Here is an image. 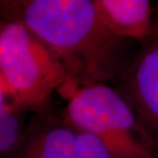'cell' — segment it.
Returning a JSON list of instances; mask_svg holds the SVG:
<instances>
[{"label": "cell", "mask_w": 158, "mask_h": 158, "mask_svg": "<svg viewBox=\"0 0 158 158\" xmlns=\"http://www.w3.org/2000/svg\"><path fill=\"white\" fill-rule=\"evenodd\" d=\"M6 20L24 24L55 53L68 74L66 84L81 87L123 75L124 39L113 35L89 0L1 2Z\"/></svg>", "instance_id": "6da1fadb"}, {"label": "cell", "mask_w": 158, "mask_h": 158, "mask_svg": "<svg viewBox=\"0 0 158 158\" xmlns=\"http://www.w3.org/2000/svg\"><path fill=\"white\" fill-rule=\"evenodd\" d=\"M68 79L60 60L32 31L21 22H1L0 93L28 111L44 113Z\"/></svg>", "instance_id": "7a4b0ae2"}, {"label": "cell", "mask_w": 158, "mask_h": 158, "mask_svg": "<svg viewBox=\"0 0 158 158\" xmlns=\"http://www.w3.org/2000/svg\"><path fill=\"white\" fill-rule=\"evenodd\" d=\"M64 120L96 135L114 158H154L153 138L124 96L105 83L66 89Z\"/></svg>", "instance_id": "3957f363"}, {"label": "cell", "mask_w": 158, "mask_h": 158, "mask_svg": "<svg viewBox=\"0 0 158 158\" xmlns=\"http://www.w3.org/2000/svg\"><path fill=\"white\" fill-rule=\"evenodd\" d=\"M121 93L152 137L158 135V23L121 76Z\"/></svg>", "instance_id": "277c9868"}, {"label": "cell", "mask_w": 158, "mask_h": 158, "mask_svg": "<svg viewBox=\"0 0 158 158\" xmlns=\"http://www.w3.org/2000/svg\"><path fill=\"white\" fill-rule=\"evenodd\" d=\"M76 138L64 119L42 116L28 124L23 144L7 158H73Z\"/></svg>", "instance_id": "5b68a950"}, {"label": "cell", "mask_w": 158, "mask_h": 158, "mask_svg": "<svg viewBox=\"0 0 158 158\" xmlns=\"http://www.w3.org/2000/svg\"><path fill=\"white\" fill-rule=\"evenodd\" d=\"M105 27L121 39L144 42L153 32L152 7L147 0H94Z\"/></svg>", "instance_id": "8992f818"}, {"label": "cell", "mask_w": 158, "mask_h": 158, "mask_svg": "<svg viewBox=\"0 0 158 158\" xmlns=\"http://www.w3.org/2000/svg\"><path fill=\"white\" fill-rule=\"evenodd\" d=\"M0 155L7 158L14 154L26 138L28 125L25 113L28 110L17 105L0 93Z\"/></svg>", "instance_id": "52a82bcc"}, {"label": "cell", "mask_w": 158, "mask_h": 158, "mask_svg": "<svg viewBox=\"0 0 158 158\" xmlns=\"http://www.w3.org/2000/svg\"><path fill=\"white\" fill-rule=\"evenodd\" d=\"M73 158H114L109 149L96 135L77 131Z\"/></svg>", "instance_id": "ba28073f"}]
</instances>
